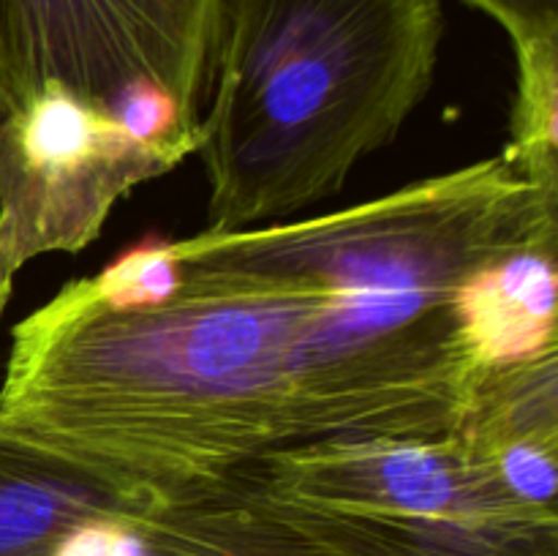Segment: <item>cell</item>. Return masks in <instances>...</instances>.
Masks as SVG:
<instances>
[{"label":"cell","mask_w":558,"mask_h":556,"mask_svg":"<svg viewBox=\"0 0 558 556\" xmlns=\"http://www.w3.org/2000/svg\"><path fill=\"white\" fill-rule=\"evenodd\" d=\"M558 245V185L483 158L314 216L174 240L150 309L65 283L11 330L0 450L161 510L316 442L480 434L507 365H485L458 294L477 267Z\"/></svg>","instance_id":"obj_1"},{"label":"cell","mask_w":558,"mask_h":556,"mask_svg":"<svg viewBox=\"0 0 558 556\" xmlns=\"http://www.w3.org/2000/svg\"><path fill=\"white\" fill-rule=\"evenodd\" d=\"M441 38L445 0H221L196 150L207 227L341 194L430 93Z\"/></svg>","instance_id":"obj_2"},{"label":"cell","mask_w":558,"mask_h":556,"mask_svg":"<svg viewBox=\"0 0 558 556\" xmlns=\"http://www.w3.org/2000/svg\"><path fill=\"white\" fill-rule=\"evenodd\" d=\"M202 129L131 136L101 104L47 85L0 123V316L16 276L47 254H80L142 183L199 150Z\"/></svg>","instance_id":"obj_3"},{"label":"cell","mask_w":558,"mask_h":556,"mask_svg":"<svg viewBox=\"0 0 558 556\" xmlns=\"http://www.w3.org/2000/svg\"><path fill=\"white\" fill-rule=\"evenodd\" d=\"M221 0H0V123L47 85L109 109L153 82L199 129Z\"/></svg>","instance_id":"obj_4"},{"label":"cell","mask_w":558,"mask_h":556,"mask_svg":"<svg viewBox=\"0 0 558 556\" xmlns=\"http://www.w3.org/2000/svg\"><path fill=\"white\" fill-rule=\"evenodd\" d=\"M558 245H529L477 267L458 294L463 327L485 365L556 349Z\"/></svg>","instance_id":"obj_5"},{"label":"cell","mask_w":558,"mask_h":556,"mask_svg":"<svg viewBox=\"0 0 558 556\" xmlns=\"http://www.w3.org/2000/svg\"><path fill=\"white\" fill-rule=\"evenodd\" d=\"M507 33L515 98L505 156L532 174L558 172V0H463Z\"/></svg>","instance_id":"obj_6"},{"label":"cell","mask_w":558,"mask_h":556,"mask_svg":"<svg viewBox=\"0 0 558 556\" xmlns=\"http://www.w3.org/2000/svg\"><path fill=\"white\" fill-rule=\"evenodd\" d=\"M178 287L174 240L145 238L109 262L98 276L85 278V289L118 311L150 309L163 303Z\"/></svg>","instance_id":"obj_7"},{"label":"cell","mask_w":558,"mask_h":556,"mask_svg":"<svg viewBox=\"0 0 558 556\" xmlns=\"http://www.w3.org/2000/svg\"><path fill=\"white\" fill-rule=\"evenodd\" d=\"M558 439H518L496 450V463L507 488L518 499L539 507H556Z\"/></svg>","instance_id":"obj_8"},{"label":"cell","mask_w":558,"mask_h":556,"mask_svg":"<svg viewBox=\"0 0 558 556\" xmlns=\"http://www.w3.org/2000/svg\"><path fill=\"white\" fill-rule=\"evenodd\" d=\"M109 112L131 136L145 142L174 140L202 129H189L172 93L153 82H136L120 90L109 104Z\"/></svg>","instance_id":"obj_9"},{"label":"cell","mask_w":558,"mask_h":556,"mask_svg":"<svg viewBox=\"0 0 558 556\" xmlns=\"http://www.w3.org/2000/svg\"><path fill=\"white\" fill-rule=\"evenodd\" d=\"M145 540L114 512L76 521L49 548V556H145Z\"/></svg>","instance_id":"obj_10"}]
</instances>
